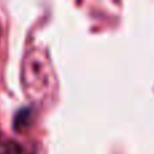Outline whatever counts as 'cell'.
Instances as JSON below:
<instances>
[{
  "instance_id": "1",
  "label": "cell",
  "mask_w": 154,
  "mask_h": 154,
  "mask_svg": "<svg viewBox=\"0 0 154 154\" xmlns=\"http://www.w3.org/2000/svg\"><path fill=\"white\" fill-rule=\"evenodd\" d=\"M20 81L27 97L34 101L45 103L56 95V70L45 49L31 48L24 53L20 65Z\"/></svg>"
},
{
  "instance_id": "3",
  "label": "cell",
  "mask_w": 154,
  "mask_h": 154,
  "mask_svg": "<svg viewBox=\"0 0 154 154\" xmlns=\"http://www.w3.org/2000/svg\"><path fill=\"white\" fill-rule=\"evenodd\" d=\"M0 37H2V23H0Z\"/></svg>"
},
{
  "instance_id": "2",
  "label": "cell",
  "mask_w": 154,
  "mask_h": 154,
  "mask_svg": "<svg viewBox=\"0 0 154 154\" xmlns=\"http://www.w3.org/2000/svg\"><path fill=\"white\" fill-rule=\"evenodd\" d=\"M0 154H24L23 147L14 139L0 141Z\"/></svg>"
}]
</instances>
